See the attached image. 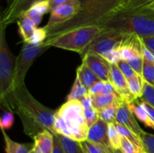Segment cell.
I'll return each instance as SVG.
<instances>
[{"mask_svg": "<svg viewBox=\"0 0 154 153\" xmlns=\"http://www.w3.org/2000/svg\"><path fill=\"white\" fill-rule=\"evenodd\" d=\"M108 136L111 148L114 150H120L122 136L119 133L114 122L108 124Z\"/></svg>", "mask_w": 154, "mask_h": 153, "instance_id": "484cf974", "label": "cell"}, {"mask_svg": "<svg viewBox=\"0 0 154 153\" xmlns=\"http://www.w3.org/2000/svg\"><path fill=\"white\" fill-rule=\"evenodd\" d=\"M101 56L111 64H117L121 59L120 58V48H116V49L108 50L107 52L102 53Z\"/></svg>", "mask_w": 154, "mask_h": 153, "instance_id": "d590c367", "label": "cell"}, {"mask_svg": "<svg viewBox=\"0 0 154 153\" xmlns=\"http://www.w3.org/2000/svg\"><path fill=\"white\" fill-rule=\"evenodd\" d=\"M131 67L138 75L142 76L143 63H144V56H136L131 58L128 61Z\"/></svg>", "mask_w": 154, "mask_h": 153, "instance_id": "8d00e7d4", "label": "cell"}, {"mask_svg": "<svg viewBox=\"0 0 154 153\" xmlns=\"http://www.w3.org/2000/svg\"><path fill=\"white\" fill-rule=\"evenodd\" d=\"M120 150L122 153H139L140 152H141V150L138 148L135 144L123 136H122L121 138V145H120Z\"/></svg>", "mask_w": 154, "mask_h": 153, "instance_id": "836d02e7", "label": "cell"}, {"mask_svg": "<svg viewBox=\"0 0 154 153\" xmlns=\"http://www.w3.org/2000/svg\"><path fill=\"white\" fill-rule=\"evenodd\" d=\"M108 123L99 118L89 128L87 140L93 142L102 144L108 148H111L108 140Z\"/></svg>", "mask_w": 154, "mask_h": 153, "instance_id": "5bb4252c", "label": "cell"}, {"mask_svg": "<svg viewBox=\"0 0 154 153\" xmlns=\"http://www.w3.org/2000/svg\"><path fill=\"white\" fill-rule=\"evenodd\" d=\"M82 62L105 82H111V64L101 55L95 52H87L82 56Z\"/></svg>", "mask_w": 154, "mask_h": 153, "instance_id": "30bf717a", "label": "cell"}, {"mask_svg": "<svg viewBox=\"0 0 154 153\" xmlns=\"http://www.w3.org/2000/svg\"><path fill=\"white\" fill-rule=\"evenodd\" d=\"M143 80L142 76L136 74L133 77L127 79L128 86L131 93L133 94L134 97L138 100L141 98L143 95Z\"/></svg>", "mask_w": 154, "mask_h": 153, "instance_id": "cb8c5ba5", "label": "cell"}, {"mask_svg": "<svg viewBox=\"0 0 154 153\" xmlns=\"http://www.w3.org/2000/svg\"><path fill=\"white\" fill-rule=\"evenodd\" d=\"M105 83V82L103 80H100L99 82H96L94 86H93L89 89V94H90V95H96V94H98L99 93H100V92L102 91V88H104Z\"/></svg>", "mask_w": 154, "mask_h": 153, "instance_id": "ab89813d", "label": "cell"}, {"mask_svg": "<svg viewBox=\"0 0 154 153\" xmlns=\"http://www.w3.org/2000/svg\"><path fill=\"white\" fill-rule=\"evenodd\" d=\"M139 153H147V152H144V151H141V152H140Z\"/></svg>", "mask_w": 154, "mask_h": 153, "instance_id": "7dc6e473", "label": "cell"}, {"mask_svg": "<svg viewBox=\"0 0 154 153\" xmlns=\"http://www.w3.org/2000/svg\"><path fill=\"white\" fill-rule=\"evenodd\" d=\"M118 94V92H117L115 87L114 86V85L111 82H105L104 88H102L100 93H99L98 94H100V95H108V94Z\"/></svg>", "mask_w": 154, "mask_h": 153, "instance_id": "74e56055", "label": "cell"}, {"mask_svg": "<svg viewBox=\"0 0 154 153\" xmlns=\"http://www.w3.org/2000/svg\"><path fill=\"white\" fill-rule=\"evenodd\" d=\"M51 7V10L56 5L62 4H66V3L71 2H79V0H48Z\"/></svg>", "mask_w": 154, "mask_h": 153, "instance_id": "b9f144b4", "label": "cell"}, {"mask_svg": "<svg viewBox=\"0 0 154 153\" xmlns=\"http://www.w3.org/2000/svg\"><path fill=\"white\" fill-rule=\"evenodd\" d=\"M116 127H117V130H118L119 133L122 136L126 138L127 140H129L130 142H132V143L135 144L138 148H139L141 151H144V145H143L142 140H141V137H140L139 135L136 134L135 133H134L133 131L129 129L128 128L125 127L123 124H120V123L115 122H114ZM145 152V151H144Z\"/></svg>", "mask_w": 154, "mask_h": 153, "instance_id": "44dd1931", "label": "cell"}, {"mask_svg": "<svg viewBox=\"0 0 154 153\" xmlns=\"http://www.w3.org/2000/svg\"><path fill=\"white\" fill-rule=\"evenodd\" d=\"M116 122L128 128L139 136L144 131L137 122L135 115L129 110V106L125 102H123L118 107L116 116Z\"/></svg>", "mask_w": 154, "mask_h": 153, "instance_id": "4fadbf2b", "label": "cell"}, {"mask_svg": "<svg viewBox=\"0 0 154 153\" xmlns=\"http://www.w3.org/2000/svg\"><path fill=\"white\" fill-rule=\"evenodd\" d=\"M150 1H153V0H150Z\"/></svg>", "mask_w": 154, "mask_h": 153, "instance_id": "c3c4849f", "label": "cell"}, {"mask_svg": "<svg viewBox=\"0 0 154 153\" xmlns=\"http://www.w3.org/2000/svg\"><path fill=\"white\" fill-rule=\"evenodd\" d=\"M66 153H85L80 142L61 134H57Z\"/></svg>", "mask_w": 154, "mask_h": 153, "instance_id": "603a6c76", "label": "cell"}, {"mask_svg": "<svg viewBox=\"0 0 154 153\" xmlns=\"http://www.w3.org/2000/svg\"><path fill=\"white\" fill-rule=\"evenodd\" d=\"M84 116H85L86 121H87V124L88 125L89 128L97 121L99 118V110H96V108L93 106V105L87 107H84Z\"/></svg>", "mask_w": 154, "mask_h": 153, "instance_id": "4dcf8cb0", "label": "cell"}, {"mask_svg": "<svg viewBox=\"0 0 154 153\" xmlns=\"http://www.w3.org/2000/svg\"><path fill=\"white\" fill-rule=\"evenodd\" d=\"M5 143V153H30L33 148V144H23L15 142L6 134L5 130L2 129Z\"/></svg>", "mask_w": 154, "mask_h": 153, "instance_id": "ac0fdd59", "label": "cell"}, {"mask_svg": "<svg viewBox=\"0 0 154 153\" xmlns=\"http://www.w3.org/2000/svg\"><path fill=\"white\" fill-rule=\"evenodd\" d=\"M80 10L79 2L66 3L56 5L51 10L49 20L44 28L48 31L73 18Z\"/></svg>", "mask_w": 154, "mask_h": 153, "instance_id": "9c48e42d", "label": "cell"}, {"mask_svg": "<svg viewBox=\"0 0 154 153\" xmlns=\"http://www.w3.org/2000/svg\"><path fill=\"white\" fill-rule=\"evenodd\" d=\"M111 83L115 87L117 92L125 103L129 104L137 100L131 93L128 86L127 79L117 64H111Z\"/></svg>", "mask_w": 154, "mask_h": 153, "instance_id": "8fae6325", "label": "cell"}, {"mask_svg": "<svg viewBox=\"0 0 154 153\" xmlns=\"http://www.w3.org/2000/svg\"><path fill=\"white\" fill-rule=\"evenodd\" d=\"M125 34L126 33L117 30L105 29L87 46L81 56L87 52H95L102 55L108 50L120 48Z\"/></svg>", "mask_w": 154, "mask_h": 153, "instance_id": "ba28073f", "label": "cell"}, {"mask_svg": "<svg viewBox=\"0 0 154 153\" xmlns=\"http://www.w3.org/2000/svg\"><path fill=\"white\" fill-rule=\"evenodd\" d=\"M143 52V56H144V58H146L148 61L152 62L154 63V52L152 51L151 50L148 49L145 45L144 44L142 49Z\"/></svg>", "mask_w": 154, "mask_h": 153, "instance_id": "60d3db41", "label": "cell"}, {"mask_svg": "<svg viewBox=\"0 0 154 153\" xmlns=\"http://www.w3.org/2000/svg\"><path fill=\"white\" fill-rule=\"evenodd\" d=\"M117 66H118L119 68L120 69V70L122 71V73L123 74V75L126 76V79L133 77L134 76L138 74L133 70V68L131 67L130 64H129V62H128L127 61L120 59V61L117 63Z\"/></svg>", "mask_w": 154, "mask_h": 153, "instance_id": "e575fe53", "label": "cell"}, {"mask_svg": "<svg viewBox=\"0 0 154 153\" xmlns=\"http://www.w3.org/2000/svg\"><path fill=\"white\" fill-rule=\"evenodd\" d=\"M141 40H142L143 44L148 49L151 50L152 51L154 52V36H152V37L141 38Z\"/></svg>", "mask_w": 154, "mask_h": 153, "instance_id": "7bdbcfd3", "label": "cell"}, {"mask_svg": "<svg viewBox=\"0 0 154 153\" xmlns=\"http://www.w3.org/2000/svg\"><path fill=\"white\" fill-rule=\"evenodd\" d=\"M1 104L6 109L19 116L24 132L32 139L45 130L57 134L54 129L56 111L38 101L30 94L25 84L15 87L10 94L1 100Z\"/></svg>", "mask_w": 154, "mask_h": 153, "instance_id": "7a4b0ae2", "label": "cell"}, {"mask_svg": "<svg viewBox=\"0 0 154 153\" xmlns=\"http://www.w3.org/2000/svg\"><path fill=\"white\" fill-rule=\"evenodd\" d=\"M76 76L79 78L81 83L88 90L96 82L102 80L84 62H82L81 65L77 68Z\"/></svg>", "mask_w": 154, "mask_h": 153, "instance_id": "2e32d148", "label": "cell"}, {"mask_svg": "<svg viewBox=\"0 0 154 153\" xmlns=\"http://www.w3.org/2000/svg\"><path fill=\"white\" fill-rule=\"evenodd\" d=\"M88 94L89 90L81 83L79 78L76 76L73 86L72 87V89H71V92L68 94L67 98H66V101L72 100H81V99L84 98Z\"/></svg>", "mask_w": 154, "mask_h": 153, "instance_id": "7402d4cb", "label": "cell"}, {"mask_svg": "<svg viewBox=\"0 0 154 153\" xmlns=\"http://www.w3.org/2000/svg\"><path fill=\"white\" fill-rule=\"evenodd\" d=\"M30 153H36V152L34 151V150H33V148H32V151H31V152H30Z\"/></svg>", "mask_w": 154, "mask_h": 153, "instance_id": "bcb514c9", "label": "cell"}, {"mask_svg": "<svg viewBox=\"0 0 154 153\" xmlns=\"http://www.w3.org/2000/svg\"><path fill=\"white\" fill-rule=\"evenodd\" d=\"M110 153H122L120 150H114V149H111Z\"/></svg>", "mask_w": 154, "mask_h": 153, "instance_id": "f6af8a7d", "label": "cell"}, {"mask_svg": "<svg viewBox=\"0 0 154 153\" xmlns=\"http://www.w3.org/2000/svg\"><path fill=\"white\" fill-rule=\"evenodd\" d=\"M6 26L1 24L0 32V99L2 100L14 88L17 58L11 52L5 37Z\"/></svg>", "mask_w": 154, "mask_h": 153, "instance_id": "8992f818", "label": "cell"}, {"mask_svg": "<svg viewBox=\"0 0 154 153\" xmlns=\"http://www.w3.org/2000/svg\"><path fill=\"white\" fill-rule=\"evenodd\" d=\"M80 143L85 153H110L111 150V148H108L102 144L93 142L88 140L80 142Z\"/></svg>", "mask_w": 154, "mask_h": 153, "instance_id": "4316f807", "label": "cell"}, {"mask_svg": "<svg viewBox=\"0 0 154 153\" xmlns=\"http://www.w3.org/2000/svg\"><path fill=\"white\" fill-rule=\"evenodd\" d=\"M14 122V116L11 111H5L0 118V126L1 129L8 130L13 126Z\"/></svg>", "mask_w": 154, "mask_h": 153, "instance_id": "d6a6232c", "label": "cell"}, {"mask_svg": "<svg viewBox=\"0 0 154 153\" xmlns=\"http://www.w3.org/2000/svg\"><path fill=\"white\" fill-rule=\"evenodd\" d=\"M129 110L132 111V113L138 120L144 123L146 126L150 127L154 129V122L152 121L147 112V110L143 105L142 102H138V100H135L133 103L128 104Z\"/></svg>", "mask_w": 154, "mask_h": 153, "instance_id": "e0dca14e", "label": "cell"}, {"mask_svg": "<svg viewBox=\"0 0 154 153\" xmlns=\"http://www.w3.org/2000/svg\"><path fill=\"white\" fill-rule=\"evenodd\" d=\"M144 151L147 153H154V134L144 131L140 134Z\"/></svg>", "mask_w": 154, "mask_h": 153, "instance_id": "1f68e13d", "label": "cell"}, {"mask_svg": "<svg viewBox=\"0 0 154 153\" xmlns=\"http://www.w3.org/2000/svg\"><path fill=\"white\" fill-rule=\"evenodd\" d=\"M17 25L19 27V33L22 37L23 41L24 43H27L37 26L29 18L24 14H21L19 16Z\"/></svg>", "mask_w": 154, "mask_h": 153, "instance_id": "d6986e66", "label": "cell"}, {"mask_svg": "<svg viewBox=\"0 0 154 153\" xmlns=\"http://www.w3.org/2000/svg\"><path fill=\"white\" fill-rule=\"evenodd\" d=\"M54 129L57 134L63 135L78 142L87 140L89 127L84 106L80 100L66 101L56 111Z\"/></svg>", "mask_w": 154, "mask_h": 153, "instance_id": "3957f363", "label": "cell"}, {"mask_svg": "<svg viewBox=\"0 0 154 153\" xmlns=\"http://www.w3.org/2000/svg\"><path fill=\"white\" fill-rule=\"evenodd\" d=\"M105 28L99 26H87L74 28L43 42L45 46L74 51L83 55L87 46Z\"/></svg>", "mask_w": 154, "mask_h": 153, "instance_id": "5b68a950", "label": "cell"}, {"mask_svg": "<svg viewBox=\"0 0 154 153\" xmlns=\"http://www.w3.org/2000/svg\"><path fill=\"white\" fill-rule=\"evenodd\" d=\"M149 2L150 0H79V12L67 22L48 30L47 39L79 27L102 26L118 14Z\"/></svg>", "mask_w": 154, "mask_h": 153, "instance_id": "6da1fadb", "label": "cell"}, {"mask_svg": "<svg viewBox=\"0 0 154 153\" xmlns=\"http://www.w3.org/2000/svg\"><path fill=\"white\" fill-rule=\"evenodd\" d=\"M45 0H10L5 15L2 18V24L7 26L8 23L16 18H19L20 14L29 8L35 2Z\"/></svg>", "mask_w": 154, "mask_h": 153, "instance_id": "7c38bea8", "label": "cell"}, {"mask_svg": "<svg viewBox=\"0 0 154 153\" xmlns=\"http://www.w3.org/2000/svg\"><path fill=\"white\" fill-rule=\"evenodd\" d=\"M142 78L145 82L154 87V63L144 58Z\"/></svg>", "mask_w": 154, "mask_h": 153, "instance_id": "83f0119b", "label": "cell"}, {"mask_svg": "<svg viewBox=\"0 0 154 153\" xmlns=\"http://www.w3.org/2000/svg\"><path fill=\"white\" fill-rule=\"evenodd\" d=\"M141 100L154 108V87L144 80L143 81V95Z\"/></svg>", "mask_w": 154, "mask_h": 153, "instance_id": "f546056e", "label": "cell"}, {"mask_svg": "<svg viewBox=\"0 0 154 153\" xmlns=\"http://www.w3.org/2000/svg\"><path fill=\"white\" fill-rule=\"evenodd\" d=\"M91 98L93 106L98 110L113 104H122L124 102L119 94H112L108 95L96 94L91 95Z\"/></svg>", "mask_w": 154, "mask_h": 153, "instance_id": "ffe728a7", "label": "cell"}, {"mask_svg": "<svg viewBox=\"0 0 154 153\" xmlns=\"http://www.w3.org/2000/svg\"><path fill=\"white\" fill-rule=\"evenodd\" d=\"M50 46L40 44L25 43L17 58L14 75V88L24 85L26 75L36 58Z\"/></svg>", "mask_w": 154, "mask_h": 153, "instance_id": "52a82bcc", "label": "cell"}, {"mask_svg": "<svg viewBox=\"0 0 154 153\" xmlns=\"http://www.w3.org/2000/svg\"><path fill=\"white\" fill-rule=\"evenodd\" d=\"M123 104V103H122ZM122 104H113L99 110V118L107 123H114L116 122V116L118 107Z\"/></svg>", "mask_w": 154, "mask_h": 153, "instance_id": "d4e9b609", "label": "cell"}, {"mask_svg": "<svg viewBox=\"0 0 154 153\" xmlns=\"http://www.w3.org/2000/svg\"><path fill=\"white\" fill-rule=\"evenodd\" d=\"M33 150L36 153H52L54 148V134L48 130L38 134L33 138Z\"/></svg>", "mask_w": 154, "mask_h": 153, "instance_id": "9a60e30c", "label": "cell"}, {"mask_svg": "<svg viewBox=\"0 0 154 153\" xmlns=\"http://www.w3.org/2000/svg\"><path fill=\"white\" fill-rule=\"evenodd\" d=\"M147 7L150 8L154 9V0H153V1H150V2L147 4Z\"/></svg>", "mask_w": 154, "mask_h": 153, "instance_id": "ee69618b", "label": "cell"}, {"mask_svg": "<svg viewBox=\"0 0 154 153\" xmlns=\"http://www.w3.org/2000/svg\"><path fill=\"white\" fill-rule=\"evenodd\" d=\"M52 153H66L57 134H54V148Z\"/></svg>", "mask_w": 154, "mask_h": 153, "instance_id": "f35d334b", "label": "cell"}, {"mask_svg": "<svg viewBox=\"0 0 154 153\" xmlns=\"http://www.w3.org/2000/svg\"><path fill=\"white\" fill-rule=\"evenodd\" d=\"M105 29H113L124 33H135L141 38L154 36V9L147 4L129 9L102 26Z\"/></svg>", "mask_w": 154, "mask_h": 153, "instance_id": "277c9868", "label": "cell"}, {"mask_svg": "<svg viewBox=\"0 0 154 153\" xmlns=\"http://www.w3.org/2000/svg\"><path fill=\"white\" fill-rule=\"evenodd\" d=\"M47 38H48V32L44 27L36 28L27 43L32 44H40L46 40Z\"/></svg>", "mask_w": 154, "mask_h": 153, "instance_id": "f1b7e54d", "label": "cell"}]
</instances>
